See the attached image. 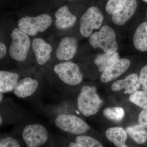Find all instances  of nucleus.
<instances>
[{
	"instance_id": "nucleus-1",
	"label": "nucleus",
	"mask_w": 147,
	"mask_h": 147,
	"mask_svg": "<svg viewBox=\"0 0 147 147\" xmlns=\"http://www.w3.org/2000/svg\"><path fill=\"white\" fill-rule=\"evenodd\" d=\"M102 103L95 87L89 86L82 87L77 98V104L79 111L84 116L88 117L95 115Z\"/></svg>"
},
{
	"instance_id": "nucleus-2",
	"label": "nucleus",
	"mask_w": 147,
	"mask_h": 147,
	"mask_svg": "<svg viewBox=\"0 0 147 147\" xmlns=\"http://www.w3.org/2000/svg\"><path fill=\"white\" fill-rule=\"evenodd\" d=\"M89 42L94 49L100 48L107 54L117 53L118 49L115 31L108 26H103L99 31L92 34L90 37Z\"/></svg>"
},
{
	"instance_id": "nucleus-3",
	"label": "nucleus",
	"mask_w": 147,
	"mask_h": 147,
	"mask_svg": "<svg viewBox=\"0 0 147 147\" xmlns=\"http://www.w3.org/2000/svg\"><path fill=\"white\" fill-rule=\"evenodd\" d=\"M11 37L12 38L9 48L11 57L18 61H24L26 59L30 47V38L19 28L13 29Z\"/></svg>"
},
{
	"instance_id": "nucleus-4",
	"label": "nucleus",
	"mask_w": 147,
	"mask_h": 147,
	"mask_svg": "<svg viewBox=\"0 0 147 147\" xmlns=\"http://www.w3.org/2000/svg\"><path fill=\"white\" fill-rule=\"evenodd\" d=\"M52 18L46 13L35 17L26 16L19 19L18 28L28 35L34 36L38 32L45 31L51 26Z\"/></svg>"
},
{
	"instance_id": "nucleus-5",
	"label": "nucleus",
	"mask_w": 147,
	"mask_h": 147,
	"mask_svg": "<svg viewBox=\"0 0 147 147\" xmlns=\"http://www.w3.org/2000/svg\"><path fill=\"white\" fill-rule=\"evenodd\" d=\"M55 123L62 131L76 135H82L90 129L89 126L85 121L71 114L59 115L55 119Z\"/></svg>"
},
{
	"instance_id": "nucleus-6",
	"label": "nucleus",
	"mask_w": 147,
	"mask_h": 147,
	"mask_svg": "<svg viewBox=\"0 0 147 147\" xmlns=\"http://www.w3.org/2000/svg\"><path fill=\"white\" fill-rule=\"evenodd\" d=\"M53 69L60 80L69 86H77L81 84L83 80L80 68L74 63L62 62L55 65Z\"/></svg>"
},
{
	"instance_id": "nucleus-7",
	"label": "nucleus",
	"mask_w": 147,
	"mask_h": 147,
	"mask_svg": "<svg viewBox=\"0 0 147 147\" xmlns=\"http://www.w3.org/2000/svg\"><path fill=\"white\" fill-rule=\"evenodd\" d=\"M21 135L27 147H40L47 142L48 139L47 129L39 123L27 125L23 129Z\"/></svg>"
},
{
	"instance_id": "nucleus-8",
	"label": "nucleus",
	"mask_w": 147,
	"mask_h": 147,
	"mask_svg": "<svg viewBox=\"0 0 147 147\" xmlns=\"http://www.w3.org/2000/svg\"><path fill=\"white\" fill-rule=\"evenodd\" d=\"M103 19L104 16L99 9L96 6L89 7L80 19V33L84 37H90L94 30L101 26Z\"/></svg>"
},
{
	"instance_id": "nucleus-9",
	"label": "nucleus",
	"mask_w": 147,
	"mask_h": 147,
	"mask_svg": "<svg viewBox=\"0 0 147 147\" xmlns=\"http://www.w3.org/2000/svg\"><path fill=\"white\" fill-rule=\"evenodd\" d=\"M78 48V42L75 38L65 36L63 38L57 50L56 55L60 61H68L72 59L76 55Z\"/></svg>"
},
{
	"instance_id": "nucleus-10",
	"label": "nucleus",
	"mask_w": 147,
	"mask_h": 147,
	"mask_svg": "<svg viewBox=\"0 0 147 147\" xmlns=\"http://www.w3.org/2000/svg\"><path fill=\"white\" fill-rule=\"evenodd\" d=\"M137 0H126L112 14L113 23L117 26H122L134 15L137 10Z\"/></svg>"
},
{
	"instance_id": "nucleus-11",
	"label": "nucleus",
	"mask_w": 147,
	"mask_h": 147,
	"mask_svg": "<svg viewBox=\"0 0 147 147\" xmlns=\"http://www.w3.org/2000/svg\"><path fill=\"white\" fill-rule=\"evenodd\" d=\"M130 64V61L128 59H119L102 72L100 80L104 83L113 81L127 71Z\"/></svg>"
},
{
	"instance_id": "nucleus-12",
	"label": "nucleus",
	"mask_w": 147,
	"mask_h": 147,
	"mask_svg": "<svg viewBox=\"0 0 147 147\" xmlns=\"http://www.w3.org/2000/svg\"><path fill=\"white\" fill-rule=\"evenodd\" d=\"M39 87V83L36 79L28 77L18 82L13 93L19 98H25L31 96Z\"/></svg>"
},
{
	"instance_id": "nucleus-13",
	"label": "nucleus",
	"mask_w": 147,
	"mask_h": 147,
	"mask_svg": "<svg viewBox=\"0 0 147 147\" xmlns=\"http://www.w3.org/2000/svg\"><path fill=\"white\" fill-rule=\"evenodd\" d=\"M32 48L39 65L45 64L51 57L52 47L42 38H36L32 42Z\"/></svg>"
},
{
	"instance_id": "nucleus-14",
	"label": "nucleus",
	"mask_w": 147,
	"mask_h": 147,
	"mask_svg": "<svg viewBox=\"0 0 147 147\" xmlns=\"http://www.w3.org/2000/svg\"><path fill=\"white\" fill-rule=\"evenodd\" d=\"M55 26L59 30H65L71 28L76 23V16L69 11L68 7L63 5L55 13Z\"/></svg>"
},
{
	"instance_id": "nucleus-15",
	"label": "nucleus",
	"mask_w": 147,
	"mask_h": 147,
	"mask_svg": "<svg viewBox=\"0 0 147 147\" xmlns=\"http://www.w3.org/2000/svg\"><path fill=\"white\" fill-rule=\"evenodd\" d=\"M139 77L136 74H131L122 80H119L113 83L111 88L113 91L117 92L123 89L125 90V93H133L137 91L140 87Z\"/></svg>"
},
{
	"instance_id": "nucleus-16",
	"label": "nucleus",
	"mask_w": 147,
	"mask_h": 147,
	"mask_svg": "<svg viewBox=\"0 0 147 147\" xmlns=\"http://www.w3.org/2000/svg\"><path fill=\"white\" fill-rule=\"evenodd\" d=\"M19 77V74L16 72L0 71V93L5 94L13 91Z\"/></svg>"
},
{
	"instance_id": "nucleus-17",
	"label": "nucleus",
	"mask_w": 147,
	"mask_h": 147,
	"mask_svg": "<svg viewBox=\"0 0 147 147\" xmlns=\"http://www.w3.org/2000/svg\"><path fill=\"white\" fill-rule=\"evenodd\" d=\"M133 41L137 50L142 52L147 51V22L139 25L134 33Z\"/></svg>"
},
{
	"instance_id": "nucleus-18",
	"label": "nucleus",
	"mask_w": 147,
	"mask_h": 147,
	"mask_svg": "<svg viewBox=\"0 0 147 147\" xmlns=\"http://www.w3.org/2000/svg\"><path fill=\"white\" fill-rule=\"evenodd\" d=\"M105 134L108 140L116 147H128L125 144L127 134L123 129L119 127H112L108 129Z\"/></svg>"
},
{
	"instance_id": "nucleus-19",
	"label": "nucleus",
	"mask_w": 147,
	"mask_h": 147,
	"mask_svg": "<svg viewBox=\"0 0 147 147\" xmlns=\"http://www.w3.org/2000/svg\"><path fill=\"white\" fill-rule=\"evenodd\" d=\"M119 59L117 52L111 54L105 53L98 55L95 59L94 63L98 71L102 73Z\"/></svg>"
},
{
	"instance_id": "nucleus-20",
	"label": "nucleus",
	"mask_w": 147,
	"mask_h": 147,
	"mask_svg": "<svg viewBox=\"0 0 147 147\" xmlns=\"http://www.w3.org/2000/svg\"><path fill=\"white\" fill-rule=\"evenodd\" d=\"M126 132L137 144H142L146 142V129L139 125L129 127L126 129Z\"/></svg>"
},
{
	"instance_id": "nucleus-21",
	"label": "nucleus",
	"mask_w": 147,
	"mask_h": 147,
	"mask_svg": "<svg viewBox=\"0 0 147 147\" xmlns=\"http://www.w3.org/2000/svg\"><path fill=\"white\" fill-rule=\"evenodd\" d=\"M103 113L107 118L117 121L121 120L124 115L123 109L121 107L105 108L103 110Z\"/></svg>"
},
{
	"instance_id": "nucleus-22",
	"label": "nucleus",
	"mask_w": 147,
	"mask_h": 147,
	"mask_svg": "<svg viewBox=\"0 0 147 147\" xmlns=\"http://www.w3.org/2000/svg\"><path fill=\"white\" fill-rule=\"evenodd\" d=\"M129 100L131 102L144 108L147 107V94L144 91H137L130 96Z\"/></svg>"
},
{
	"instance_id": "nucleus-23",
	"label": "nucleus",
	"mask_w": 147,
	"mask_h": 147,
	"mask_svg": "<svg viewBox=\"0 0 147 147\" xmlns=\"http://www.w3.org/2000/svg\"><path fill=\"white\" fill-rule=\"evenodd\" d=\"M75 142L82 147H103L102 144L98 140L86 135L77 136Z\"/></svg>"
},
{
	"instance_id": "nucleus-24",
	"label": "nucleus",
	"mask_w": 147,
	"mask_h": 147,
	"mask_svg": "<svg viewBox=\"0 0 147 147\" xmlns=\"http://www.w3.org/2000/svg\"><path fill=\"white\" fill-rule=\"evenodd\" d=\"M126 0H109L105 6V10L109 14H113Z\"/></svg>"
},
{
	"instance_id": "nucleus-25",
	"label": "nucleus",
	"mask_w": 147,
	"mask_h": 147,
	"mask_svg": "<svg viewBox=\"0 0 147 147\" xmlns=\"http://www.w3.org/2000/svg\"><path fill=\"white\" fill-rule=\"evenodd\" d=\"M0 147H21L16 139L10 137H4L0 141Z\"/></svg>"
},
{
	"instance_id": "nucleus-26",
	"label": "nucleus",
	"mask_w": 147,
	"mask_h": 147,
	"mask_svg": "<svg viewBox=\"0 0 147 147\" xmlns=\"http://www.w3.org/2000/svg\"><path fill=\"white\" fill-rule=\"evenodd\" d=\"M139 81L140 84L142 85L143 91L147 94V64L141 69Z\"/></svg>"
},
{
	"instance_id": "nucleus-27",
	"label": "nucleus",
	"mask_w": 147,
	"mask_h": 147,
	"mask_svg": "<svg viewBox=\"0 0 147 147\" xmlns=\"http://www.w3.org/2000/svg\"><path fill=\"white\" fill-rule=\"evenodd\" d=\"M138 122L139 125L147 128V107L144 108L139 114Z\"/></svg>"
},
{
	"instance_id": "nucleus-28",
	"label": "nucleus",
	"mask_w": 147,
	"mask_h": 147,
	"mask_svg": "<svg viewBox=\"0 0 147 147\" xmlns=\"http://www.w3.org/2000/svg\"><path fill=\"white\" fill-rule=\"evenodd\" d=\"M7 48L5 45L2 42L0 43V59H3L6 54Z\"/></svg>"
},
{
	"instance_id": "nucleus-29",
	"label": "nucleus",
	"mask_w": 147,
	"mask_h": 147,
	"mask_svg": "<svg viewBox=\"0 0 147 147\" xmlns=\"http://www.w3.org/2000/svg\"><path fill=\"white\" fill-rule=\"evenodd\" d=\"M69 147H82L81 146L78 144L76 142H71L69 144Z\"/></svg>"
},
{
	"instance_id": "nucleus-30",
	"label": "nucleus",
	"mask_w": 147,
	"mask_h": 147,
	"mask_svg": "<svg viewBox=\"0 0 147 147\" xmlns=\"http://www.w3.org/2000/svg\"><path fill=\"white\" fill-rule=\"evenodd\" d=\"M3 94L0 93V101L1 102L3 101Z\"/></svg>"
},
{
	"instance_id": "nucleus-31",
	"label": "nucleus",
	"mask_w": 147,
	"mask_h": 147,
	"mask_svg": "<svg viewBox=\"0 0 147 147\" xmlns=\"http://www.w3.org/2000/svg\"><path fill=\"white\" fill-rule=\"evenodd\" d=\"M3 122V117H2L1 115V116H0V125H2V124Z\"/></svg>"
},
{
	"instance_id": "nucleus-32",
	"label": "nucleus",
	"mask_w": 147,
	"mask_h": 147,
	"mask_svg": "<svg viewBox=\"0 0 147 147\" xmlns=\"http://www.w3.org/2000/svg\"><path fill=\"white\" fill-rule=\"evenodd\" d=\"M142 1H144L145 2L147 3V0H142Z\"/></svg>"
},
{
	"instance_id": "nucleus-33",
	"label": "nucleus",
	"mask_w": 147,
	"mask_h": 147,
	"mask_svg": "<svg viewBox=\"0 0 147 147\" xmlns=\"http://www.w3.org/2000/svg\"><path fill=\"white\" fill-rule=\"evenodd\" d=\"M67 1H74V0H67Z\"/></svg>"
},
{
	"instance_id": "nucleus-34",
	"label": "nucleus",
	"mask_w": 147,
	"mask_h": 147,
	"mask_svg": "<svg viewBox=\"0 0 147 147\" xmlns=\"http://www.w3.org/2000/svg\"></svg>"
}]
</instances>
